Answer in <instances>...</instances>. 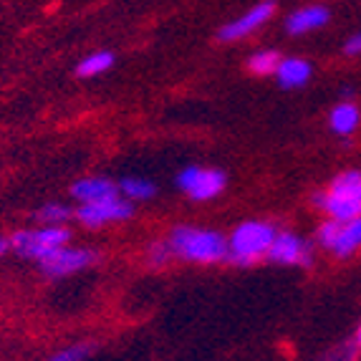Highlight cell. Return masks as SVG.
<instances>
[{"instance_id": "obj_3", "label": "cell", "mask_w": 361, "mask_h": 361, "mask_svg": "<svg viewBox=\"0 0 361 361\" xmlns=\"http://www.w3.org/2000/svg\"><path fill=\"white\" fill-rule=\"evenodd\" d=\"M71 240V233H68L63 225H43V228L36 230H20L11 238V247L18 250L25 258H33L41 263L43 258H49L56 247L68 245Z\"/></svg>"}, {"instance_id": "obj_19", "label": "cell", "mask_w": 361, "mask_h": 361, "mask_svg": "<svg viewBox=\"0 0 361 361\" xmlns=\"http://www.w3.org/2000/svg\"><path fill=\"white\" fill-rule=\"evenodd\" d=\"M71 217V210H68L66 205H46L41 207V210L36 212V220L41 225H63Z\"/></svg>"}, {"instance_id": "obj_4", "label": "cell", "mask_w": 361, "mask_h": 361, "mask_svg": "<svg viewBox=\"0 0 361 361\" xmlns=\"http://www.w3.org/2000/svg\"><path fill=\"white\" fill-rule=\"evenodd\" d=\"M319 243L336 258H349L361 247V217L354 220H329L319 228Z\"/></svg>"}, {"instance_id": "obj_23", "label": "cell", "mask_w": 361, "mask_h": 361, "mask_svg": "<svg viewBox=\"0 0 361 361\" xmlns=\"http://www.w3.org/2000/svg\"><path fill=\"white\" fill-rule=\"evenodd\" d=\"M8 245H11V243H8V240H3V238H0V255L6 253V250H8Z\"/></svg>"}, {"instance_id": "obj_16", "label": "cell", "mask_w": 361, "mask_h": 361, "mask_svg": "<svg viewBox=\"0 0 361 361\" xmlns=\"http://www.w3.org/2000/svg\"><path fill=\"white\" fill-rule=\"evenodd\" d=\"M119 190L121 195L127 200H132V202H142V200H152L157 192L154 182L149 180H142V177H124V180L119 182Z\"/></svg>"}, {"instance_id": "obj_11", "label": "cell", "mask_w": 361, "mask_h": 361, "mask_svg": "<svg viewBox=\"0 0 361 361\" xmlns=\"http://www.w3.org/2000/svg\"><path fill=\"white\" fill-rule=\"evenodd\" d=\"M329 18H331V13L326 11L324 6H308L290 13L288 20H286V30L290 36H303V33H311L316 28H324L329 23Z\"/></svg>"}, {"instance_id": "obj_9", "label": "cell", "mask_w": 361, "mask_h": 361, "mask_svg": "<svg viewBox=\"0 0 361 361\" xmlns=\"http://www.w3.org/2000/svg\"><path fill=\"white\" fill-rule=\"evenodd\" d=\"M268 258L278 265H308L311 263V247L293 233H276Z\"/></svg>"}, {"instance_id": "obj_2", "label": "cell", "mask_w": 361, "mask_h": 361, "mask_svg": "<svg viewBox=\"0 0 361 361\" xmlns=\"http://www.w3.org/2000/svg\"><path fill=\"white\" fill-rule=\"evenodd\" d=\"M273 240H276V228L271 223L260 220H247L233 230L228 240V260L235 265H253L260 258H268Z\"/></svg>"}, {"instance_id": "obj_6", "label": "cell", "mask_w": 361, "mask_h": 361, "mask_svg": "<svg viewBox=\"0 0 361 361\" xmlns=\"http://www.w3.org/2000/svg\"><path fill=\"white\" fill-rule=\"evenodd\" d=\"M134 215L132 200H121L119 195L99 202H86L76 210V220L86 228H102L109 223H124Z\"/></svg>"}, {"instance_id": "obj_14", "label": "cell", "mask_w": 361, "mask_h": 361, "mask_svg": "<svg viewBox=\"0 0 361 361\" xmlns=\"http://www.w3.org/2000/svg\"><path fill=\"white\" fill-rule=\"evenodd\" d=\"M359 121H361L359 109H356V104H351V102H341L338 106H334L331 116H329L331 129L336 134H341V137L354 134L356 129H359Z\"/></svg>"}, {"instance_id": "obj_10", "label": "cell", "mask_w": 361, "mask_h": 361, "mask_svg": "<svg viewBox=\"0 0 361 361\" xmlns=\"http://www.w3.org/2000/svg\"><path fill=\"white\" fill-rule=\"evenodd\" d=\"M313 205L324 210L331 220H354V217H361V200L356 197H341V195L324 192L313 197Z\"/></svg>"}, {"instance_id": "obj_12", "label": "cell", "mask_w": 361, "mask_h": 361, "mask_svg": "<svg viewBox=\"0 0 361 361\" xmlns=\"http://www.w3.org/2000/svg\"><path fill=\"white\" fill-rule=\"evenodd\" d=\"M71 195L81 205H86V202H99V200L119 195V185H114V182L106 180V177H84V180L73 182Z\"/></svg>"}, {"instance_id": "obj_13", "label": "cell", "mask_w": 361, "mask_h": 361, "mask_svg": "<svg viewBox=\"0 0 361 361\" xmlns=\"http://www.w3.org/2000/svg\"><path fill=\"white\" fill-rule=\"evenodd\" d=\"M311 71V63L303 59H281V63L276 68V78L283 89H298V86L308 84Z\"/></svg>"}, {"instance_id": "obj_24", "label": "cell", "mask_w": 361, "mask_h": 361, "mask_svg": "<svg viewBox=\"0 0 361 361\" xmlns=\"http://www.w3.org/2000/svg\"><path fill=\"white\" fill-rule=\"evenodd\" d=\"M356 346L361 349V324H359V329H356Z\"/></svg>"}, {"instance_id": "obj_7", "label": "cell", "mask_w": 361, "mask_h": 361, "mask_svg": "<svg viewBox=\"0 0 361 361\" xmlns=\"http://www.w3.org/2000/svg\"><path fill=\"white\" fill-rule=\"evenodd\" d=\"M99 255L91 250V247H68L61 245L56 247L49 258L41 260V268L49 276H71V273L84 271V268H91L97 263Z\"/></svg>"}, {"instance_id": "obj_5", "label": "cell", "mask_w": 361, "mask_h": 361, "mask_svg": "<svg viewBox=\"0 0 361 361\" xmlns=\"http://www.w3.org/2000/svg\"><path fill=\"white\" fill-rule=\"evenodd\" d=\"M225 185H228L225 172L210 167H187L177 175V187L197 202L215 200L225 190Z\"/></svg>"}, {"instance_id": "obj_15", "label": "cell", "mask_w": 361, "mask_h": 361, "mask_svg": "<svg viewBox=\"0 0 361 361\" xmlns=\"http://www.w3.org/2000/svg\"><path fill=\"white\" fill-rule=\"evenodd\" d=\"M111 66H114V54H111V51H97V54H89L78 63L76 76H81V78L99 76V73H106Z\"/></svg>"}, {"instance_id": "obj_17", "label": "cell", "mask_w": 361, "mask_h": 361, "mask_svg": "<svg viewBox=\"0 0 361 361\" xmlns=\"http://www.w3.org/2000/svg\"><path fill=\"white\" fill-rule=\"evenodd\" d=\"M329 192L341 195V197L361 200V172L359 169H349V172L338 175L336 180L331 182V187H329Z\"/></svg>"}, {"instance_id": "obj_18", "label": "cell", "mask_w": 361, "mask_h": 361, "mask_svg": "<svg viewBox=\"0 0 361 361\" xmlns=\"http://www.w3.org/2000/svg\"><path fill=\"white\" fill-rule=\"evenodd\" d=\"M278 63H281V54L278 51H258V54H253L250 59H247V68H250V73H255V76H268V73H276Z\"/></svg>"}, {"instance_id": "obj_21", "label": "cell", "mask_w": 361, "mask_h": 361, "mask_svg": "<svg viewBox=\"0 0 361 361\" xmlns=\"http://www.w3.org/2000/svg\"><path fill=\"white\" fill-rule=\"evenodd\" d=\"M172 247H169V243H154V245L149 247V263L157 265V268H162V265H167L169 260H172Z\"/></svg>"}, {"instance_id": "obj_8", "label": "cell", "mask_w": 361, "mask_h": 361, "mask_svg": "<svg viewBox=\"0 0 361 361\" xmlns=\"http://www.w3.org/2000/svg\"><path fill=\"white\" fill-rule=\"evenodd\" d=\"M273 13H276V3H273V0H263V3L253 6L247 13H243L240 18H235V20H230L228 25H223L220 33H217V38H220V41H240V38L255 33L260 25L268 23V20L273 18Z\"/></svg>"}, {"instance_id": "obj_1", "label": "cell", "mask_w": 361, "mask_h": 361, "mask_svg": "<svg viewBox=\"0 0 361 361\" xmlns=\"http://www.w3.org/2000/svg\"><path fill=\"white\" fill-rule=\"evenodd\" d=\"M169 247L175 258L187 263H217L228 258V240L217 230L192 228V225H180L169 235Z\"/></svg>"}, {"instance_id": "obj_20", "label": "cell", "mask_w": 361, "mask_h": 361, "mask_svg": "<svg viewBox=\"0 0 361 361\" xmlns=\"http://www.w3.org/2000/svg\"><path fill=\"white\" fill-rule=\"evenodd\" d=\"M97 351V343H73L68 349H61L54 354V361H81L89 359Z\"/></svg>"}, {"instance_id": "obj_22", "label": "cell", "mask_w": 361, "mask_h": 361, "mask_svg": "<svg viewBox=\"0 0 361 361\" xmlns=\"http://www.w3.org/2000/svg\"><path fill=\"white\" fill-rule=\"evenodd\" d=\"M343 51H346L349 56H359L361 54V33L351 36L349 41H346V46H343Z\"/></svg>"}]
</instances>
